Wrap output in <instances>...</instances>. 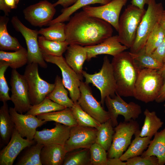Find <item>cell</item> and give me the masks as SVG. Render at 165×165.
I'll return each instance as SVG.
<instances>
[{"instance_id": "38", "label": "cell", "mask_w": 165, "mask_h": 165, "mask_svg": "<svg viewBox=\"0 0 165 165\" xmlns=\"http://www.w3.org/2000/svg\"><path fill=\"white\" fill-rule=\"evenodd\" d=\"M66 108L46 97L40 103L32 105L26 114L36 116L41 114L61 110Z\"/></svg>"}, {"instance_id": "43", "label": "cell", "mask_w": 165, "mask_h": 165, "mask_svg": "<svg viewBox=\"0 0 165 165\" xmlns=\"http://www.w3.org/2000/svg\"><path fill=\"white\" fill-rule=\"evenodd\" d=\"M126 163V165H159L158 159L155 156H138L128 159Z\"/></svg>"}, {"instance_id": "20", "label": "cell", "mask_w": 165, "mask_h": 165, "mask_svg": "<svg viewBox=\"0 0 165 165\" xmlns=\"http://www.w3.org/2000/svg\"><path fill=\"white\" fill-rule=\"evenodd\" d=\"M84 47L88 61L100 54H106L114 57L128 49L120 42L118 35L112 36L97 44Z\"/></svg>"}, {"instance_id": "46", "label": "cell", "mask_w": 165, "mask_h": 165, "mask_svg": "<svg viewBox=\"0 0 165 165\" xmlns=\"http://www.w3.org/2000/svg\"><path fill=\"white\" fill-rule=\"evenodd\" d=\"M155 101L158 103H162L165 101V80Z\"/></svg>"}, {"instance_id": "13", "label": "cell", "mask_w": 165, "mask_h": 165, "mask_svg": "<svg viewBox=\"0 0 165 165\" xmlns=\"http://www.w3.org/2000/svg\"><path fill=\"white\" fill-rule=\"evenodd\" d=\"M128 0H112L99 6H84L83 11L88 15L102 20L113 27L118 32L121 11Z\"/></svg>"}, {"instance_id": "10", "label": "cell", "mask_w": 165, "mask_h": 165, "mask_svg": "<svg viewBox=\"0 0 165 165\" xmlns=\"http://www.w3.org/2000/svg\"><path fill=\"white\" fill-rule=\"evenodd\" d=\"M11 22L14 28L22 34L25 40L28 53L27 64L36 63L42 68H47V64L43 58L39 46L38 31L28 28L16 16L12 17Z\"/></svg>"}, {"instance_id": "53", "label": "cell", "mask_w": 165, "mask_h": 165, "mask_svg": "<svg viewBox=\"0 0 165 165\" xmlns=\"http://www.w3.org/2000/svg\"><path fill=\"white\" fill-rule=\"evenodd\" d=\"M14 0L16 2V4H17L19 3V2L20 0Z\"/></svg>"}, {"instance_id": "4", "label": "cell", "mask_w": 165, "mask_h": 165, "mask_svg": "<svg viewBox=\"0 0 165 165\" xmlns=\"http://www.w3.org/2000/svg\"><path fill=\"white\" fill-rule=\"evenodd\" d=\"M82 74L86 83H92L100 91L101 103L103 106L106 97L113 98L116 94V84L112 65L107 56L104 57L103 64L100 71L91 74L83 71Z\"/></svg>"}, {"instance_id": "16", "label": "cell", "mask_w": 165, "mask_h": 165, "mask_svg": "<svg viewBox=\"0 0 165 165\" xmlns=\"http://www.w3.org/2000/svg\"><path fill=\"white\" fill-rule=\"evenodd\" d=\"M97 130L93 127L77 125L71 127L69 136L64 146L66 152L89 148L96 143Z\"/></svg>"}, {"instance_id": "39", "label": "cell", "mask_w": 165, "mask_h": 165, "mask_svg": "<svg viewBox=\"0 0 165 165\" xmlns=\"http://www.w3.org/2000/svg\"><path fill=\"white\" fill-rule=\"evenodd\" d=\"M165 37V29L158 23L149 35L145 47L146 52L152 54L160 45Z\"/></svg>"}, {"instance_id": "34", "label": "cell", "mask_w": 165, "mask_h": 165, "mask_svg": "<svg viewBox=\"0 0 165 165\" xmlns=\"http://www.w3.org/2000/svg\"><path fill=\"white\" fill-rule=\"evenodd\" d=\"M38 42L42 53L57 56H62L69 45L66 41L50 40L42 35L38 37Z\"/></svg>"}, {"instance_id": "47", "label": "cell", "mask_w": 165, "mask_h": 165, "mask_svg": "<svg viewBox=\"0 0 165 165\" xmlns=\"http://www.w3.org/2000/svg\"><path fill=\"white\" fill-rule=\"evenodd\" d=\"M150 0H132L131 3L132 5L141 9H144L145 4H148Z\"/></svg>"}, {"instance_id": "51", "label": "cell", "mask_w": 165, "mask_h": 165, "mask_svg": "<svg viewBox=\"0 0 165 165\" xmlns=\"http://www.w3.org/2000/svg\"><path fill=\"white\" fill-rule=\"evenodd\" d=\"M159 23L165 29V13H163L162 15Z\"/></svg>"}, {"instance_id": "35", "label": "cell", "mask_w": 165, "mask_h": 165, "mask_svg": "<svg viewBox=\"0 0 165 165\" xmlns=\"http://www.w3.org/2000/svg\"><path fill=\"white\" fill-rule=\"evenodd\" d=\"M63 165H91L90 148H79L67 152Z\"/></svg>"}, {"instance_id": "1", "label": "cell", "mask_w": 165, "mask_h": 165, "mask_svg": "<svg viewBox=\"0 0 165 165\" xmlns=\"http://www.w3.org/2000/svg\"><path fill=\"white\" fill-rule=\"evenodd\" d=\"M69 20L65 26V41L69 45H95L112 36L110 24L83 11L75 14Z\"/></svg>"}, {"instance_id": "2", "label": "cell", "mask_w": 165, "mask_h": 165, "mask_svg": "<svg viewBox=\"0 0 165 165\" xmlns=\"http://www.w3.org/2000/svg\"><path fill=\"white\" fill-rule=\"evenodd\" d=\"M111 63L116 84V93L120 96L133 97L140 71L134 63L130 52L124 51L114 56Z\"/></svg>"}, {"instance_id": "32", "label": "cell", "mask_w": 165, "mask_h": 165, "mask_svg": "<svg viewBox=\"0 0 165 165\" xmlns=\"http://www.w3.org/2000/svg\"><path fill=\"white\" fill-rule=\"evenodd\" d=\"M44 145L36 143L24 149L16 165H42L40 153Z\"/></svg>"}, {"instance_id": "25", "label": "cell", "mask_w": 165, "mask_h": 165, "mask_svg": "<svg viewBox=\"0 0 165 165\" xmlns=\"http://www.w3.org/2000/svg\"><path fill=\"white\" fill-rule=\"evenodd\" d=\"M130 53L134 63L140 71L145 68L159 70L164 64L155 58L152 54L148 53L145 46L136 53Z\"/></svg>"}, {"instance_id": "41", "label": "cell", "mask_w": 165, "mask_h": 165, "mask_svg": "<svg viewBox=\"0 0 165 165\" xmlns=\"http://www.w3.org/2000/svg\"><path fill=\"white\" fill-rule=\"evenodd\" d=\"M91 165H106L107 152L103 147L96 143L90 148Z\"/></svg>"}, {"instance_id": "6", "label": "cell", "mask_w": 165, "mask_h": 165, "mask_svg": "<svg viewBox=\"0 0 165 165\" xmlns=\"http://www.w3.org/2000/svg\"><path fill=\"white\" fill-rule=\"evenodd\" d=\"M148 5L138 27L134 42L130 48L131 53H136L145 46L149 35L159 23L164 10L162 3H157L155 0H150Z\"/></svg>"}, {"instance_id": "24", "label": "cell", "mask_w": 165, "mask_h": 165, "mask_svg": "<svg viewBox=\"0 0 165 165\" xmlns=\"http://www.w3.org/2000/svg\"><path fill=\"white\" fill-rule=\"evenodd\" d=\"M28 60L27 50L23 47L13 52L0 51V65H8L16 69L28 64Z\"/></svg>"}, {"instance_id": "3", "label": "cell", "mask_w": 165, "mask_h": 165, "mask_svg": "<svg viewBox=\"0 0 165 165\" xmlns=\"http://www.w3.org/2000/svg\"><path fill=\"white\" fill-rule=\"evenodd\" d=\"M164 82L158 70L143 69L136 80L133 97L145 103L155 101Z\"/></svg>"}, {"instance_id": "42", "label": "cell", "mask_w": 165, "mask_h": 165, "mask_svg": "<svg viewBox=\"0 0 165 165\" xmlns=\"http://www.w3.org/2000/svg\"><path fill=\"white\" fill-rule=\"evenodd\" d=\"M9 67L8 65H0V101L3 102L10 100L9 95L10 89L5 75V72Z\"/></svg>"}, {"instance_id": "40", "label": "cell", "mask_w": 165, "mask_h": 165, "mask_svg": "<svg viewBox=\"0 0 165 165\" xmlns=\"http://www.w3.org/2000/svg\"><path fill=\"white\" fill-rule=\"evenodd\" d=\"M78 125L97 128L101 123L84 111L78 103L71 108Z\"/></svg>"}, {"instance_id": "33", "label": "cell", "mask_w": 165, "mask_h": 165, "mask_svg": "<svg viewBox=\"0 0 165 165\" xmlns=\"http://www.w3.org/2000/svg\"><path fill=\"white\" fill-rule=\"evenodd\" d=\"M111 0H78L71 6L62 9L61 13L50 23L49 25L57 22H64L69 20L70 16L74 12L81 8L90 4H106Z\"/></svg>"}, {"instance_id": "5", "label": "cell", "mask_w": 165, "mask_h": 165, "mask_svg": "<svg viewBox=\"0 0 165 165\" xmlns=\"http://www.w3.org/2000/svg\"><path fill=\"white\" fill-rule=\"evenodd\" d=\"M146 12L132 4L127 6L119 17L118 32L120 42L130 48L135 40L139 24Z\"/></svg>"}, {"instance_id": "22", "label": "cell", "mask_w": 165, "mask_h": 165, "mask_svg": "<svg viewBox=\"0 0 165 165\" xmlns=\"http://www.w3.org/2000/svg\"><path fill=\"white\" fill-rule=\"evenodd\" d=\"M64 145L58 144L44 145L40 153L43 165H62L67 153Z\"/></svg>"}, {"instance_id": "19", "label": "cell", "mask_w": 165, "mask_h": 165, "mask_svg": "<svg viewBox=\"0 0 165 165\" xmlns=\"http://www.w3.org/2000/svg\"><path fill=\"white\" fill-rule=\"evenodd\" d=\"M53 128L36 131L34 139L36 143L64 145L69 137L71 127L60 123L56 122Z\"/></svg>"}, {"instance_id": "29", "label": "cell", "mask_w": 165, "mask_h": 165, "mask_svg": "<svg viewBox=\"0 0 165 165\" xmlns=\"http://www.w3.org/2000/svg\"><path fill=\"white\" fill-rule=\"evenodd\" d=\"M144 114L145 119L139 136L141 137H149L152 138L162 127L163 122L157 116L155 111L150 112L146 108Z\"/></svg>"}, {"instance_id": "48", "label": "cell", "mask_w": 165, "mask_h": 165, "mask_svg": "<svg viewBox=\"0 0 165 165\" xmlns=\"http://www.w3.org/2000/svg\"><path fill=\"white\" fill-rule=\"evenodd\" d=\"M106 165H126V162L122 161L120 158H108Z\"/></svg>"}, {"instance_id": "28", "label": "cell", "mask_w": 165, "mask_h": 165, "mask_svg": "<svg viewBox=\"0 0 165 165\" xmlns=\"http://www.w3.org/2000/svg\"><path fill=\"white\" fill-rule=\"evenodd\" d=\"M15 128L7 102H3L0 109V134L4 144H7L9 141Z\"/></svg>"}, {"instance_id": "23", "label": "cell", "mask_w": 165, "mask_h": 165, "mask_svg": "<svg viewBox=\"0 0 165 165\" xmlns=\"http://www.w3.org/2000/svg\"><path fill=\"white\" fill-rule=\"evenodd\" d=\"M151 156L157 157L159 165L165 164V127L155 134L147 149L141 155L142 157Z\"/></svg>"}, {"instance_id": "26", "label": "cell", "mask_w": 165, "mask_h": 165, "mask_svg": "<svg viewBox=\"0 0 165 165\" xmlns=\"http://www.w3.org/2000/svg\"><path fill=\"white\" fill-rule=\"evenodd\" d=\"M36 116L39 119L46 122L53 121L70 127L78 125L71 108H66L60 111L40 114Z\"/></svg>"}, {"instance_id": "11", "label": "cell", "mask_w": 165, "mask_h": 165, "mask_svg": "<svg viewBox=\"0 0 165 165\" xmlns=\"http://www.w3.org/2000/svg\"><path fill=\"white\" fill-rule=\"evenodd\" d=\"M105 103L114 127L119 124L117 118L119 115L123 116L124 121L128 122L132 119L135 120L142 113L139 105L133 102L127 103L116 93L113 98L109 96L106 97Z\"/></svg>"}, {"instance_id": "36", "label": "cell", "mask_w": 165, "mask_h": 165, "mask_svg": "<svg viewBox=\"0 0 165 165\" xmlns=\"http://www.w3.org/2000/svg\"><path fill=\"white\" fill-rule=\"evenodd\" d=\"M97 129L96 143L108 151L111 145L115 133L110 119L101 123Z\"/></svg>"}, {"instance_id": "8", "label": "cell", "mask_w": 165, "mask_h": 165, "mask_svg": "<svg viewBox=\"0 0 165 165\" xmlns=\"http://www.w3.org/2000/svg\"><path fill=\"white\" fill-rule=\"evenodd\" d=\"M111 145L107 151L108 158H120L130 145L133 135L139 131V125L133 119L120 122L114 128Z\"/></svg>"}, {"instance_id": "21", "label": "cell", "mask_w": 165, "mask_h": 165, "mask_svg": "<svg viewBox=\"0 0 165 165\" xmlns=\"http://www.w3.org/2000/svg\"><path fill=\"white\" fill-rule=\"evenodd\" d=\"M66 51L65 59L67 64L79 75L83 78V65L87 58L85 47L77 44H70Z\"/></svg>"}, {"instance_id": "17", "label": "cell", "mask_w": 165, "mask_h": 165, "mask_svg": "<svg viewBox=\"0 0 165 165\" xmlns=\"http://www.w3.org/2000/svg\"><path fill=\"white\" fill-rule=\"evenodd\" d=\"M9 112L19 133L23 138L25 137L29 140H34L37 128L47 122L35 116L19 113L14 108L10 107Z\"/></svg>"}, {"instance_id": "44", "label": "cell", "mask_w": 165, "mask_h": 165, "mask_svg": "<svg viewBox=\"0 0 165 165\" xmlns=\"http://www.w3.org/2000/svg\"><path fill=\"white\" fill-rule=\"evenodd\" d=\"M152 56L160 62L165 63V37L160 45L152 54Z\"/></svg>"}, {"instance_id": "12", "label": "cell", "mask_w": 165, "mask_h": 165, "mask_svg": "<svg viewBox=\"0 0 165 165\" xmlns=\"http://www.w3.org/2000/svg\"><path fill=\"white\" fill-rule=\"evenodd\" d=\"M10 84L12 93L10 101L18 113L23 114L28 111L32 105L28 95V85L23 75L16 69H12Z\"/></svg>"}, {"instance_id": "37", "label": "cell", "mask_w": 165, "mask_h": 165, "mask_svg": "<svg viewBox=\"0 0 165 165\" xmlns=\"http://www.w3.org/2000/svg\"><path fill=\"white\" fill-rule=\"evenodd\" d=\"M65 25L63 22H57L38 31L39 34L52 41L64 42L66 41Z\"/></svg>"}, {"instance_id": "14", "label": "cell", "mask_w": 165, "mask_h": 165, "mask_svg": "<svg viewBox=\"0 0 165 165\" xmlns=\"http://www.w3.org/2000/svg\"><path fill=\"white\" fill-rule=\"evenodd\" d=\"M80 96L77 102L82 109L101 123L110 119L108 112L94 97L89 84L82 81L80 86Z\"/></svg>"}, {"instance_id": "18", "label": "cell", "mask_w": 165, "mask_h": 165, "mask_svg": "<svg viewBox=\"0 0 165 165\" xmlns=\"http://www.w3.org/2000/svg\"><path fill=\"white\" fill-rule=\"evenodd\" d=\"M34 140L24 139L15 128L11 139L0 152V165H12L18 155L26 148L35 143Z\"/></svg>"}, {"instance_id": "7", "label": "cell", "mask_w": 165, "mask_h": 165, "mask_svg": "<svg viewBox=\"0 0 165 165\" xmlns=\"http://www.w3.org/2000/svg\"><path fill=\"white\" fill-rule=\"evenodd\" d=\"M38 65L36 63L28 64L23 75L28 85L29 97L32 105L41 102L55 87L54 83H49L40 76Z\"/></svg>"}, {"instance_id": "54", "label": "cell", "mask_w": 165, "mask_h": 165, "mask_svg": "<svg viewBox=\"0 0 165 165\" xmlns=\"http://www.w3.org/2000/svg\"><path fill=\"white\" fill-rule=\"evenodd\" d=\"M164 108H165L164 112L165 113V103L164 104Z\"/></svg>"}, {"instance_id": "49", "label": "cell", "mask_w": 165, "mask_h": 165, "mask_svg": "<svg viewBox=\"0 0 165 165\" xmlns=\"http://www.w3.org/2000/svg\"><path fill=\"white\" fill-rule=\"evenodd\" d=\"M0 9L2 10L6 16L11 12V9L6 4L4 0H0Z\"/></svg>"}, {"instance_id": "55", "label": "cell", "mask_w": 165, "mask_h": 165, "mask_svg": "<svg viewBox=\"0 0 165 165\" xmlns=\"http://www.w3.org/2000/svg\"><path fill=\"white\" fill-rule=\"evenodd\" d=\"M163 13H165V10H164L163 12Z\"/></svg>"}, {"instance_id": "27", "label": "cell", "mask_w": 165, "mask_h": 165, "mask_svg": "<svg viewBox=\"0 0 165 165\" xmlns=\"http://www.w3.org/2000/svg\"><path fill=\"white\" fill-rule=\"evenodd\" d=\"M9 18L5 15L0 17V49L2 50H18L23 47L17 39L11 36L7 29Z\"/></svg>"}, {"instance_id": "52", "label": "cell", "mask_w": 165, "mask_h": 165, "mask_svg": "<svg viewBox=\"0 0 165 165\" xmlns=\"http://www.w3.org/2000/svg\"><path fill=\"white\" fill-rule=\"evenodd\" d=\"M158 71L160 74L163 77L164 81L165 80V63L164 64L163 67Z\"/></svg>"}, {"instance_id": "31", "label": "cell", "mask_w": 165, "mask_h": 165, "mask_svg": "<svg viewBox=\"0 0 165 165\" xmlns=\"http://www.w3.org/2000/svg\"><path fill=\"white\" fill-rule=\"evenodd\" d=\"M55 87L46 97L66 108H71L74 103L68 96V92L64 86L62 79L58 75L55 78Z\"/></svg>"}, {"instance_id": "9", "label": "cell", "mask_w": 165, "mask_h": 165, "mask_svg": "<svg viewBox=\"0 0 165 165\" xmlns=\"http://www.w3.org/2000/svg\"><path fill=\"white\" fill-rule=\"evenodd\" d=\"M45 61L55 64L60 69L64 85L69 92L74 103L77 102L80 96V86L83 78L79 75L67 64L62 56H57L42 53Z\"/></svg>"}, {"instance_id": "30", "label": "cell", "mask_w": 165, "mask_h": 165, "mask_svg": "<svg viewBox=\"0 0 165 165\" xmlns=\"http://www.w3.org/2000/svg\"><path fill=\"white\" fill-rule=\"evenodd\" d=\"M140 130L135 134V138L131 142L128 148L120 158L123 161L141 155L148 146L152 138L149 137H141L139 136Z\"/></svg>"}, {"instance_id": "45", "label": "cell", "mask_w": 165, "mask_h": 165, "mask_svg": "<svg viewBox=\"0 0 165 165\" xmlns=\"http://www.w3.org/2000/svg\"><path fill=\"white\" fill-rule=\"evenodd\" d=\"M78 0H58L53 4L55 7L60 5L64 8L68 7L75 3Z\"/></svg>"}, {"instance_id": "50", "label": "cell", "mask_w": 165, "mask_h": 165, "mask_svg": "<svg viewBox=\"0 0 165 165\" xmlns=\"http://www.w3.org/2000/svg\"><path fill=\"white\" fill-rule=\"evenodd\" d=\"M6 4L11 9L17 8V4L14 0H4Z\"/></svg>"}, {"instance_id": "15", "label": "cell", "mask_w": 165, "mask_h": 165, "mask_svg": "<svg viewBox=\"0 0 165 165\" xmlns=\"http://www.w3.org/2000/svg\"><path fill=\"white\" fill-rule=\"evenodd\" d=\"M55 7L47 0L28 6L23 11L25 19L31 25L42 27L49 25L55 14Z\"/></svg>"}]
</instances>
